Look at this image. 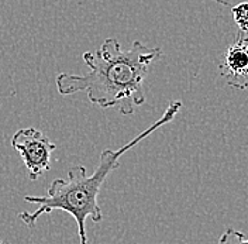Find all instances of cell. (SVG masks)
Masks as SVG:
<instances>
[{
	"mask_svg": "<svg viewBox=\"0 0 248 244\" xmlns=\"http://www.w3.org/2000/svg\"><path fill=\"white\" fill-rule=\"evenodd\" d=\"M162 57L159 47H147L134 41L130 49H122L116 38H108L96 51H86L83 61L89 72L72 75L62 72L55 83L62 96L86 92L89 102L100 109H117L133 114L145 103L144 79L151 64Z\"/></svg>",
	"mask_w": 248,
	"mask_h": 244,
	"instance_id": "6da1fadb",
	"label": "cell"
},
{
	"mask_svg": "<svg viewBox=\"0 0 248 244\" xmlns=\"http://www.w3.org/2000/svg\"><path fill=\"white\" fill-rule=\"evenodd\" d=\"M182 107V102L173 100L165 109L164 114L139 136L130 140L119 150H105L100 154L97 167L92 175H88V169L83 165L72 167L66 178H57L54 179L46 195H27L24 196V202L38 205L37 211L29 213L21 212L18 214L20 220L32 229L43 214L52 213L54 211H62L65 213L71 214L78 226L79 243L89 244V239L86 234V220L92 219L94 223H100L103 220V212L99 205V194L105 181L108 179V174L119 168L120 158L133 147H136L144 138L151 136L159 127L170 123Z\"/></svg>",
	"mask_w": 248,
	"mask_h": 244,
	"instance_id": "7a4b0ae2",
	"label": "cell"
},
{
	"mask_svg": "<svg viewBox=\"0 0 248 244\" xmlns=\"http://www.w3.org/2000/svg\"><path fill=\"white\" fill-rule=\"evenodd\" d=\"M10 143L20 155L31 181H37L51 169V157L57 146L41 130L34 127L20 129L13 134Z\"/></svg>",
	"mask_w": 248,
	"mask_h": 244,
	"instance_id": "3957f363",
	"label": "cell"
},
{
	"mask_svg": "<svg viewBox=\"0 0 248 244\" xmlns=\"http://www.w3.org/2000/svg\"><path fill=\"white\" fill-rule=\"evenodd\" d=\"M220 71L227 85L248 91V35L240 31L235 41L227 48Z\"/></svg>",
	"mask_w": 248,
	"mask_h": 244,
	"instance_id": "277c9868",
	"label": "cell"
},
{
	"mask_svg": "<svg viewBox=\"0 0 248 244\" xmlns=\"http://www.w3.org/2000/svg\"><path fill=\"white\" fill-rule=\"evenodd\" d=\"M232 7V17L241 33H248V3H240Z\"/></svg>",
	"mask_w": 248,
	"mask_h": 244,
	"instance_id": "5b68a950",
	"label": "cell"
},
{
	"mask_svg": "<svg viewBox=\"0 0 248 244\" xmlns=\"http://www.w3.org/2000/svg\"><path fill=\"white\" fill-rule=\"evenodd\" d=\"M217 244H248V237L244 236L243 231L229 228L220 236Z\"/></svg>",
	"mask_w": 248,
	"mask_h": 244,
	"instance_id": "8992f818",
	"label": "cell"
},
{
	"mask_svg": "<svg viewBox=\"0 0 248 244\" xmlns=\"http://www.w3.org/2000/svg\"><path fill=\"white\" fill-rule=\"evenodd\" d=\"M0 244H7V243H4V242H1V240H0Z\"/></svg>",
	"mask_w": 248,
	"mask_h": 244,
	"instance_id": "52a82bcc",
	"label": "cell"
}]
</instances>
